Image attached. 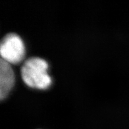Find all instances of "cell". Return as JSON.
<instances>
[{"instance_id":"2","label":"cell","mask_w":129,"mask_h":129,"mask_svg":"<svg viewBox=\"0 0 129 129\" xmlns=\"http://www.w3.org/2000/svg\"><path fill=\"white\" fill-rule=\"evenodd\" d=\"M1 59L11 64H17L24 59L26 46L22 38L16 33L6 34L0 44Z\"/></svg>"},{"instance_id":"3","label":"cell","mask_w":129,"mask_h":129,"mask_svg":"<svg viewBox=\"0 0 129 129\" xmlns=\"http://www.w3.org/2000/svg\"><path fill=\"white\" fill-rule=\"evenodd\" d=\"M15 83V75L11 64L1 59L0 63V99L7 98Z\"/></svg>"},{"instance_id":"1","label":"cell","mask_w":129,"mask_h":129,"mask_svg":"<svg viewBox=\"0 0 129 129\" xmlns=\"http://www.w3.org/2000/svg\"><path fill=\"white\" fill-rule=\"evenodd\" d=\"M49 63L44 59L32 57L26 60L21 67L22 79L28 87L46 90L52 84V78L48 73Z\"/></svg>"}]
</instances>
